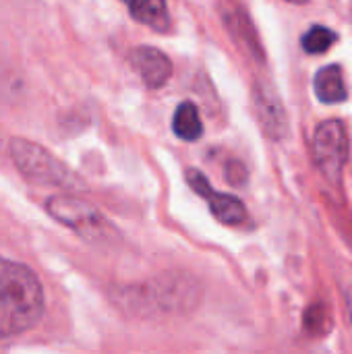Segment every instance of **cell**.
Wrapping results in <instances>:
<instances>
[{
    "label": "cell",
    "mask_w": 352,
    "mask_h": 354,
    "mask_svg": "<svg viewBox=\"0 0 352 354\" xmlns=\"http://www.w3.org/2000/svg\"><path fill=\"white\" fill-rule=\"evenodd\" d=\"M336 41H338V35H336L332 29L322 27V25L311 27V29L303 35V39H301L303 50H305L307 54H324V52H328Z\"/></svg>",
    "instance_id": "12"
},
{
    "label": "cell",
    "mask_w": 352,
    "mask_h": 354,
    "mask_svg": "<svg viewBox=\"0 0 352 354\" xmlns=\"http://www.w3.org/2000/svg\"><path fill=\"white\" fill-rule=\"evenodd\" d=\"M172 131L183 141H197L203 135V122L193 102H183L172 118Z\"/></svg>",
    "instance_id": "11"
},
{
    "label": "cell",
    "mask_w": 352,
    "mask_h": 354,
    "mask_svg": "<svg viewBox=\"0 0 352 354\" xmlns=\"http://www.w3.org/2000/svg\"><path fill=\"white\" fill-rule=\"evenodd\" d=\"M39 278L23 263L0 257V340L33 328L44 313Z\"/></svg>",
    "instance_id": "1"
},
{
    "label": "cell",
    "mask_w": 352,
    "mask_h": 354,
    "mask_svg": "<svg viewBox=\"0 0 352 354\" xmlns=\"http://www.w3.org/2000/svg\"><path fill=\"white\" fill-rule=\"evenodd\" d=\"M226 178H228V183L230 185H245V180H247V168H245V164H241L239 160H230L228 164H226Z\"/></svg>",
    "instance_id": "14"
},
{
    "label": "cell",
    "mask_w": 352,
    "mask_h": 354,
    "mask_svg": "<svg viewBox=\"0 0 352 354\" xmlns=\"http://www.w3.org/2000/svg\"><path fill=\"white\" fill-rule=\"evenodd\" d=\"M187 180H189L191 189L195 193H199L201 197H207L212 193V185H210V180H207V176L203 172L191 168V170H187Z\"/></svg>",
    "instance_id": "13"
},
{
    "label": "cell",
    "mask_w": 352,
    "mask_h": 354,
    "mask_svg": "<svg viewBox=\"0 0 352 354\" xmlns=\"http://www.w3.org/2000/svg\"><path fill=\"white\" fill-rule=\"evenodd\" d=\"M46 209L54 220L71 228L79 239H83L89 245L110 247L118 243V230L114 228V224L98 207L83 199L56 195L48 199Z\"/></svg>",
    "instance_id": "4"
},
{
    "label": "cell",
    "mask_w": 352,
    "mask_h": 354,
    "mask_svg": "<svg viewBox=\"0 0 352 354\" xmlns=\"http://www.w3.org/2000/svg\"><path fill=\"white\" fill-rule=\"evenodd\" d=\"M253 97H255L257 120L261 129L266 131V135L272 139H282L288 133V120H286V112L282 108L278 93L270 85L257 83Z\"/></svg>",
    "instance_id": "6"
},
{
    "label": "cell",
    "mask_w": 352,
    "mask_h": 354,
    "mask_svg": "<svg viewBox=\"0 0 352 354\" xmlns=\"http://www.w3.org/2000/svg\"><path fill=\"white\" fill-rule=\"evenodd\" d=\"M346 299H349V311H351V319H352V286L349 288V295H346Z\"/></svg>",
    "instance_id": "15"
},
{
    "label": "cell",
    "mask_w": 352,
    "mask_h": 354,
    "mask_svg": "<svg viewBox=\"0 0 352 354\" xmlns=\"http://www.w3.org/2000/svg\"><path fill=\"white\" fill-rule=\"evenodd\" d=\"M313 89H315V95L319 97V102H324V104L344 102L349 97V91H346V83H344L340 64H328V66L319 68L315 75V81H313Z\"/></svg>",
    "instance_id": "8"
},
{
    "label": "cell",
    "mask_w": 352,
    "mask_h": 354,
    "mask_svg": "<svg viewBox=\"0 0 352 354\" xmlns=\"http://www.w3.org/2000/svg\"><path fill=\"white\" fill-rule=\"evenodd\" d=\"M131 62L135 71L141 75L143 83L151 89H160L166 85V81L172 75V62L170 58L151 46H139L131 52Z\"/></svg>",
    "instance_id": "7"
},
{
    "label": "cell",
    "mask_w": 352,
    "mask_h": 354,
    "mask_svg": "<svg viewBox=\"0 0 352 354\" xmlns=\"http://www.w3.org/2000/svg\"><path fill=\"white\" fill-rule=\"evenodd\" d=\"M201 299L199 284L183 272H164L147 284L124 286L118 290V303L135 313H189Z\"/></svg>",
    "instance_id": "2"
},
{
    "label": "cell",
    "mask_w": 352,
    "mask_h": 354,
    "mask_svg": "<svg viewBox=\"0 0 352 354\" xmlns=\"http://www.w3.org/2000/svg\"><path fill=\"white\" fill-rule=\"evenodd\" d=\"M8 151H10V158H12L17 170L33 183L52 185V187L66 189V191H83L85 189V183L79 178L77 172H73L64 162H60L56 156H52L46 147H41L29 139L12 137Z\"/></svg>",
    "instance_id": "3"
},
{
    "label": "cell",
    "mask_w": 352,
    "mask_h": 354,
    "mask_svg": "<svg viewBox=\"0 0 352 354\" xmlns=\"http://www.w3.org/2000/svg\"><path fill=\"white\" fill-rule=\"evenodd\" d=\"M205 199H207L210 209L218 222H222L226 226H239L247 220V207L239 197L228 195V193H216L212 189V193Z\"/></svg>",
    "instance_id": "9"
},
{
    "label": "cell",
    "mask_w": 352,
    "mask_h": 354,
    "mask_svg": "<svg viewBox=\"0 0 352 354\" xmlns=\"http://www.w3.org/2000/svg\"><path fill=\"white\" fill-rule=\"evenodd\" d=\"M349 133L340 120H326L317 127L313 137V156L326 178L340 183L344 166L349 162Z\"/></svg>",
    "instance_id": "5"
},
{
    "label": "cell",
    "mask_w": 352,
    "mask_h": 354,
    "mask_svg": "<svg viewBox=\"0 0 352 354\" xmlns=\"http://www.w3.org/2000/svg\"><path fill=\"white\" fill-rule=\"evenodd\" d=\"M129 12L135 21H139L156 31H166L170 27V12H168L166 2H160V0L131 2Z\"/></svg>",
    "instance_id": "10"
}]
</instances>
